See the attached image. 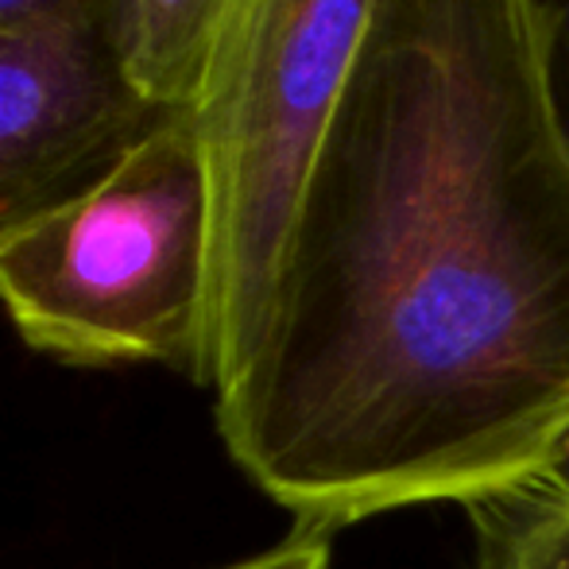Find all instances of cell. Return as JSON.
I'll return each instance as SVG.
<instances>
[{"mask_svg": "<svg viewBox=\"0 0 569 569\" xmlns=\"http://www.w3.org/2000/svg\"><path fill=\"white\" fill-rule=\"evenodd\" d=\"M330 531H318V527H295L291 539H283L279 547L263 550L244 562H232L221 569H330Z\"/></svg>", "mask_w": 569, "mask_h": 569, "instance_id": "cell-9", "label": "cell"}, {"mask_svg": "<svg viewBox=\"0 0 569 569\" xmlns=\"http://www.w3.org/2000/svg\"><path fill=\"white\" fill-rule=\"evenodd\" d=\"M232 0H109L124 82L159 113H194Z\"/></svg>", "mask_w": 569, "mask_h": 569, "instance_id": "cell-5", "label": "cell"}, {"mask_svg": "<svg viewBox=\"0 0 569 569\" xmlns=\"http://www.w3.org/2000/svg\"><path fill=\"white\" fill-rule=\"evenodd\" d=\"M472 555L465 569H569V461L465 508Z\"/></svg>", "mask_w": 569, "mask_h": 569, "instance_id": "cell-6", "label": "cell"}, {"mask_svg": "<svg viewBox=\"0 0 569 569\" xmlns=\"http://www.w3.org/2000/svg\"><path fill=\"white\" fill-rule=\"evenodd\" d=\"M547 20V70L555 113L569 140V0H535Z\"/></svg>", "mask_w": 569, "mask_h": 569, "instance_id": "cell-8", "label": "cell"}, {"mask_svg": "<svg viewBox=\"0 0 569 569\" xmlns=\"http://www.w3.org/2000/svg\"><path fill=\"white\" fill-rule=\"evenodd\" d=\"M106 20L0 39V244L74 202L159 124Z\"/></svg>", "mask_w": 569, "mask_h": 569, "instance_id": "cell-4", "label": "cell"}, {"mask_svg": "<svg viewBox=\"0 0 569 569\" xmlns=\"http://www.w3.org/2000/svg\"><path fill=\"white\" fill-rule=\"evenodd\" d=\"M213 419L330 535L569 461V140L535 0H376Z\"/></svg>", "mask_w": 569, "mask_h": 569, "instance_id": "cell-1", "label": "cell"}, {"mask_svg": "<svg viewBox=\"0 0 569 569\" xmlns=\"http://www.w3.org/2000/svg\"><path fill=\"white\" fill-rule=\"evenodd\" d=\"M109 16V0H0V39L74 28Z\"/></svg>", "mask_w": 569, "mask_h": 569, "instance_id": "cell-7", "label": "cell"}, {"mask_svg": "<svg viewBox=\"0 0 569 569\" xmlns=\"http://www.w3.org/2000/svg\"><path fill=\"white\" fill-rule=\"evenodd\" d=\"M0 310L62 365H163L210 388L213 190L198 117H163L98 187L4 240Z\"/></svg>", "mask_w": 569, "mask_h": 569, "instance_id": "cell-2", "label": "cell"}, {"mask_svg": "<svg viewBox=\"0 0 569 569\" xmlns=\"http://www.w3.org/2000/svg\"><path fill=\"white\" fill-rule=\"evenodd\" d=\"M376 0H232L198 98L213 190L210 391L244 365Z\"/></svg>", "mask_w": 569, "mask_h": 569, "instance_id": "cell-3", "label": "cell"}]
</instances>
